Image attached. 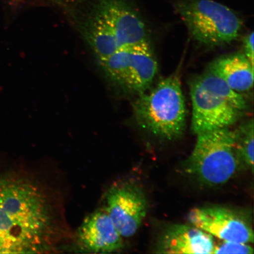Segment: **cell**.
Wrapping results in <instances>:
<instances>
[{
	"instance_id": "6da1fadb",
	"label": "cell",
	"mask_w": 254,
	"mask_h": 254,
	"mask_svg": "<svg viewBox=\"0 0 254 254\" xmlns=\"http://www.w3.org/2000/svg\"><path fill=\"white\" fill-rule=\"evenodd\" d=\"M55 212L39 184L14 173H0V254L38 253L49 249Z\"/></svg>"
},
{
	"instance_id": "7a4b0ae2",
	"label": "cell",
	"mask_w": 254,
	"mask_h": 254,
	"mask_svg": "<svg viewBox=\"0 0 254 254\" xmlns=\"http://www.w3.org/2000/svg\"><path fill=\"white\" fill-rule=\"evenodd\" d=\"M79 28L97 60L148 40L144 21L126 0H94Z\"/></svg>"
},
{
	"instance_id": "3957f363",
	"label": "cell",
	"mask_w": 254,
	"mask_h": 254,
	"mask_svg": "<svg viewBox=\"0 0 254 254\" xmlns=\"http://www.w3.org/2000/svg\"><path fill=\"white\" fill-rule=\"evenodd\" d=\"M132 106L136 123L152 135L174 140L186 131V100L177 74L136 95Z\"/></svg>"
},
{
	"instance_id": "277c9868",
	"label": "cell",
	"mask_w": 254,
	"mask_h": 254,
	"mask_svg": "<svg viewBox=\"0 0 254 254\" xmlns=\"http://www.w3.org/2000/svg\"><path fill=\"white\" fill-rule=\"evenodd\" d=\"M196 135L195 147L184 170L208 186L227 183L241 165L236 148V130L228 127Z\"/></svg>"
},
{
	"instance_id": "5b68a950",
	"label": "cell",
	"mask_w": 254,
	"mask_h": 254,
	"mask_svg": "<svg viewBox=\"0 0 254 254\" xmlns=\"http://www.w3.org/2000/svg\"><path fill=\"white\" fill-rule=\"evenodd\" d=\"M175 9L190 36L207 47L227 45L240 36L243 21L227 6L214 0H179Z\"/></svg>"
},
{
	"instance_id": "8992f818",
	"label": "cell",
	"mask_w": 254,
	"mask_h": 254,
	"mask_svg": "<svg viewBox=\"0 0 254 254\" xmlns=\"http://www.w3.org/2000/svg\"><path fill=\"white\" fill-rule=\"evenodd\" d=\"M97 62L111 84L136 95L151 86L158 72L157 59L148 40L121 48Z\"/></svg>"
},
{
	"instance_id": "52a82bcc",
	"label": "cell",
	"mask_w": 254,
	"mask_h": 254,
	"mask_svg": "<svg viewBox=\"0 0 254 254\" xmlns=\"http://www.w3.org/2000/svg\"><path fill=\"white\" fill-rule=\"evenodd\" d=\"M105 211L121 236L131 237L140 228L147 214V198L135 184H116L107 193Z\"/></svg>"
},
{
	"instance_id": "ba28073f",
	"label": "cell",
	"mask_w": 254,
	"mask_h": 254,
	"mask_svg": "<svg viewBox=\"0 0 254 254\" xmlns=\"http://www.w3.org/2000/svg\"><path fill=\"white\" fill-rule=\"evenodd\" d=\"M192 104L191 129L194 134L228 128L243 117L244 111L209 93L193 79L190 87Z\"/></svg>"
},
{
	"instance_id": "9c48e42d",
	"label": "cell",
	"mask_w": 254,
	"mask_h": 254,
	"mask_svg": "<svg viewBox=\"0 0 254 254\" xmlns=\"http://www.w3.org/2000/svg\"><path fill=\"white\" fill-rule=\"evenodd\" d=\"M191 225L224 241L251 244L254 242L252 226L231 209L209 206L192 209L189 215Z\"/></svg>"
},
{
	"instance_id": "30bf717a",
	"label": "cell",
	"mask_w": 254,
	"mask_h": 254,
	"mask_svg": "<svg viewBox=\"0 0 254 254\" xmlns=\"http://www.w3.org/2000/svg\"><path fill=\"white\" fill-rule=\"evenodd\" d=\"M123 238L105 210H98L87 216L77 234L79 248L95 254L118 252L124 246Z\"/></svg>"
},
{
	"instance_id": "8fae6325",
	"label": "cell",
	"mask_w": 254,
	"mask_h": 254,
	"mask_svg": "<svg viewBox=\"0 0 254 254\" xmlns=\"http://www.w3.org/2000/svg\"><path fill=\"white\" fill-rule=\"evenodd\" d=\"M214 238L192 225H171L160 236L157 244V253H213Z\"/></svg>"
},
{
	"instance_id": "7c38bea8",
	"label": "cell",
	"mask_w": 254,
	"mask_h": 254,
	"mask_svg": "<svg viewBox=\"0 0 254 254\" xmlns=\"http://www.w3.org/2000/svg\"><path fill=\"white\" fill-rule=\"evenodd\" d=\"M207 70L238 93L249 91L253 87L254 64L243 53L219 57L211 63Z\"/></svg>"
},
{
	"instance_id": "4fadbf2b",
	"label": "cell",
	"mask_w": 254,
	"mask_h": 254,
	"mask_svg": "<svg viewBox=\"0 0 254 254\" xmlns=\"http://www.w3.org/2000/svg\"><path fill=\"white\" fill-rule=\"evenodd\" d=\"M196 78L209 93L227 101L244 112L247 110L248 103L246 98L240 93L231 88L218 76L207 70Z\"/></svg>"
},
{
	"instance_id": "5bb4252c",
	"label": "cell",
	"mask_w": 254,
	"mask_h": 254,
	"mask_svg": "<svg viewBox=\"0 0 254 254\" xmlns=\"http://www.w3.org/2000/svg\"><path fill=\"white\" fill-rule=\"evenodd\" d=\"M236 148L241 165H244L253 173L254 170V122L248 121L236 129Z\"/></svg>"
},
{
	"instance_id": "9a60e30c",
	"label": "cell",
	"mask_w": 254,
	"mask_h": 254,
	"mask_svg": "<svg viewBox=\"0 0 254 254\" xmlns=\"http://www.w3.org/2000/svg\"><path fill=\"white\" fill-rule=\"evenodd\" d=\"M253 248L250 244L224 241L215 245L212 254H253Z\"/></svg>"
},
{
	"instance_id": "2e32d148",
	"label": "cell",
	"mask_w": 254,
	"mask_h": 254,
	"mask_svg": "<svg viewBox=\"0 0 254 254\" xmlns=\"http://www.w3.org/2000/svg\"><path fill=\"white\" fill-rule=\"evenodd\" d=\"M254 33L248 34L243 40L244 54L254 64Z\"/></svg>"
},
{
	"instance_id": "e0dca14e",
	"label": "cell",
	"mask_w": 254,
	"mask_h": 254,
	"mask_svg": "<svg viewBox=\"0 0 254 254\" xmlns=\"http://www.w3.org/2000/svg\"><path fill=\"white\" fill-rule=\"evenodd\" d=\"M51 1H55L57 2H60V3H66V2H69L71 1H74L75 0H51Z\"/></svg>"
}]
</instances>
